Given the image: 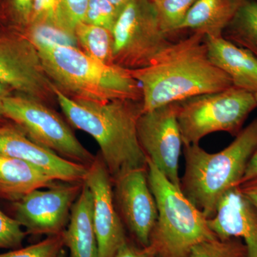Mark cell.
Wrapping results in <instances>:
<instances>
[{
    "label": "cell",
    "instance_id": "6da1fadb",
    "mask_svg": "<svg viewBox=\"0 0 257 257\" xmlns=\"http://www.w3.org/2000/svg\"><path fill=\"white\" fill-rule=\"evenodd\" d=\"M128 72L141 87L143 112L233 86L211 62L206 36L200 32L172 42L150 65Z\"/></svg>",
    "mask_w": 257,
    "mask_h": 257
},
{
    "label": "cell",
    "instance_id": "7a4b0ae2",
    "mask_svg": "<svg viewBox=\"0 0 257 257\" xmlns=\"http://www.w3.org/2000/svg\"><path fill=\"white\" fill-rule=\"evenodd\" d=\"M55 94L69 124L90 135L99 145L112 182L128 171L146 168L147 158L138 133L143 101L74 99L56 87Z\"/></svg>",
    "mask_w": 257,
    "mask_h": 257
},
{
    "label": "cell",
    "instance_id": "3957f363",
    "mask_svg": "<svg viewBox=\"0 0 257 257\" xmlns=\"http://www.w3.org/2000/svg\"><path fill=\"white\" fill-rule=\"evenodd\" d=\"M32 41L47 75L65 95L97 101H143L141 87L127 69L96 60L77 47Z\"/></svg>",
    "mask_w": 257,
    "mask_h": 257
},
{
    "label": "cell",
    "instance_id": "277c9868",
    "mask_svg": "<svg viewBox=\"0 0 257 257\" xmlns=\"http://www.w3.org/2000/svg\"><path fill=\"white\" fill-rule=\"evenodd\" d=\"M256 149L257 117L220 152L209 153L199 145L184 146L181 190L207 219L212 217L224 193L241 183Z\"/></svg>",
    "mask_w": 257,
    "mask_h": 257
},
{
    "label": "cell",
    "instance_id": "5b68a950",
    "mask_svg": "<svg viewBox=\"0 0 257 257\" xmlns=\"http://www.w3.org/2000/svg\"><path fill=\"white\" fill-rule=\"evenodd\" d=\"M147 177L158 209L150 239L157 256L188 257L198 243L216 237L200 209L148 160Z\"/></svg>",
    "mask_w": 257,
    "mask_h": 257
},
{
    "label": "cell",
    "instance_id": "8992f818",
    "mask_svg": "<svg viewBox=\"0 0 257 257\" xmlns=\"http://www.w3.org/2000/svg\"><path fill=\"white\" fill-rule=\"evenodd\" d=\"M256 107L255 94L234 86L180 101L177 121L184 146L199 145L204 137L216 132L236 137Z\"/></svg>",
    "mask_w": 257,
    "mask_h": 257
},
{
    "label": "cell",
    "instance_id": "52a82bcc",
    "mask_svg": "<svg viewBox=\"0 0 257 257\" xmlns=\"http://www.w3.org/2000/svg\"><path fill=\"white\" fill-rule=\"evenodd\" d=\"M111 35L113 63L127 70L150 65L172 44L152 0H131L125 5Z\"/></svg>",
    "mask_w": 257,
    "mask_h": 257
},
{
    "label": "cell",
    "instance_id": "ba28073f",
    "mask_svg": "<svg viewBox=\"0 0 257 257\" xmlns=\"http://www.w3.org/2000/svg\"><path fill=\"white\" fill-rule=\"evenodd\" d=\"M5 117L18 125L40 146L66 160L89 167L95 160L67 123L48 104L25 95L10 94L4 100Z\"/></svg>",
    "mask_w": 257,
    "mask_h": 257
},
{
    "label": "cell",
    "instance_id": "9c48e42d",
    "mask_svg": "<svg viewBox=\"0 0 257 257\" xmlns=\"http://www.w3.org/2000/svg\"><path fill=\"white\" fill-rule=\"evenodd\" d=\"M0 83L47 104L57 101L55 86L28 35L0 34Z\"/></svg>",
    "mask_w": 257,
    "mask_h": 257
},
{
    "label": "cell",
    "instance_id": "30bf717a",
    "mask_svg": "<svg viewBox=\"0 0 257 257\" xmlns=\"http://www.w3.org/2000/svg\"><path fill=\"white\" fill-rule=\"evenodd\" d=\"M83 184L84 182H57L50 188L32 191L13 202L15 219L28 234H62Z\"/></svg>",
    "mask_w": 257,
    "mask_h": 257
},
{
    "label": "cell",
    "instance_id": "8fae6325",
    "mask_svg": "<svg viewBox=\"0 0 257 257\" xmlns=\"http://www.w3.org/2000/svg\"><path fill=\"white\" fill-rule=\"evenodd\" d=\"M179 103L143 112L138 120V133L147 160L181 189L179 161L183 142L177 121Z\"/></svg>",
    "mask_w": 257,
    "mask_h": 257
},
{
    "label": "cell",
    "instance_id": "7c38bea8",
    "mask_svg": "<svg viewBox=\"0 0 257 257\" xmlns=\"http://www.w3.org/2000/svg\"><path fill=\"white\" fill-rule=\"evenodd\" d=\"M84 182L92 192L97 257H115L127 239L124 225L115 204L112 179L100 155H97L88 167Z\"/></svg>",
    "mask_w": 257,
    "mask_h": 257
},
{
    "label": "cell",
    "instance_id": "4fadbf2b",
    "mask_svg": "<svg viewBox=\"0 0 257 257\" xmlns=\"http://www.w3.org/2000/svg\"><path fill=\"white\" fill-rule=\"evenodd\" d=\"M113 190L123 224L142 247L149 246L158 218V209L149 185L147 167L120 175L113 181Z\"/></svg>",
    "mask_w": 257,
    "mask_h": 257
},
{
    "label": "cell",
    "instance_id": "5bb4252c",
    "mask_svg": "<svg viewBox=\"0 0 257 257\" xmlns=\"http://www.w3.org/2000/svg\"><path fill=\"white\" fill-rule=\"evenodd\" d=\"M0 155L30 162L58 182H84L89 167L40 146L8 119L0 122Z\"/></svg>",
    "mask_w": 257,
    "mask_h": 257
},
{
    "label": "cell",
    "instance_id": "9a60e30c",
    "mask_svg": "<svg viewBox=\"0 0 257 257\" xmlns=\"http://www.w3.org/2000/svg\"><path fill=\"white\" fill-rule=\"evenodd\" d=\"M207 221L218 239H243L248 257H257V209L241 192L239 186L224 193L215 214Z\"/></svg>",
    "mask_w": 257,
    "mask_h": 257
},
{
    "label": "cell",
    "instance_id": "2e32d148",
    "mask_svg": "<svg viewBox=\"0 0 257 257\" xmlns=\"http://www.w3.org/2000/svg\"><path fill=\"white\" fill-rule=\"evenodd\" d=\"M206 43L211 62L229 76L233 86L256 94V57L222 36H206Z\"/></svg>",
    "mask_w": 257,
    "mask_h": 257
},
{
    "label": "cell",
    "instance_id": "e0dca14e",
    "mask_svg": "<svg viewBox=\"0 0 257 257\" xmlns=\"http://www.w3.org/2000/svg\"><path fill=\"white\" fill-rule=\"evenodd\" d=\"M58 181L20 159L0 155V198L15 202L32 191L50 188Z\"/></svg>",
    "mask_w": 257,
    "mask_h": 257
},
{
    "label": "cell",
    "instance_id": "ac0fdd59",
    "mask_svg": "<svg viewBox=\"0 0 257 257\" xmlns=\"http://www.w3.org/2000/svg\"><path fill=\"white\" fill-rule=\"evenodd\" d=\"M92 195L87 184L74 202L67 227L63 231L64 247L69 257H97V242L92 220Z\"/></svg>",
    "mask_w": 257,
    "mask_h": 257
},
{
    "label": "cell",
    "instance_id": "d6986e66",
    "mask_svg": "<svg viewBox=\"0 0 257 257\" xmlns=\"http://www.w3.org/2000/svg\"><path fill=\"white\" fill-rule=\"evenodd\" d=\"M243 0H197L179 30L200 32L207 37H221Z\"/></svg>",
    "mask_w": 257,
    "mask_h": 257
},
{
    "label": "cell",
    "instance_id": "ffe728a7",
    "mask_svg": "<svg viewBox=\"0 0 257 257\" xmlns=\"http://www.w3.org/2000/svg\"><path fill=\"white\" fill-rule=\"evenodd\" d=\"M222 37L249 51L257 58V2L243 0Z\"/></svg>",
    "mask_w": 257,
    "mask_h": 257
},
{
    "label": "cell",
    "instance_id": "44dd1931",
    "mask_svg": "<svg viewBox=\"0 0 257 257\" xmlns=\"http://www.w3.org/2000/svg\"><path fill=\"white\" fill-rule=\"evenodd\" d=\"M75 36L78 45L88 55L104 63L114 64L113 63V40L111 31L82 23L76 28Z\"/></svg>",
    "mask_w": 257,
    "mask_h": 257
},
{
    "label": "cell",
    "instance_id": "7402d4cb",
    "mask_svg": "<svg viewBox=\"0 0 257 257\" xmlns=\"http://www.w3.org/2000/svg\"><path fill=\"white\" fill-rule=\"evenodd\" d=\"M161 26L167 35L179 31L189 12L197 0H152Z\"/></svg>",
    "mask_w": 257,
    "mask_h": 257
},
{
    "label": "cell",
    "instance_id": "603a6c76",
    "mask_svg": "<svg viewBox=\"0 0 257 257\" xmlns=\"http://www.w3.org/2000/svg\"><path fill=\"white\" fill-rule=\"evenodd\" d=\"M188 257H248L245 243L239 239L205 240L192 248Z\"/></svg>",
    "mask_w": 257,
    "mask_h": 257
},
{
    "label": "cell",
    "instance_id": "cb8c5ba5",
    "mask_svg": "<svg viewBox=\"0 0 257 257\" xmlns=\"http://www.w3.org/2000/svg\"><path fill=\"white\" fill-rule=\"evenodd\" d=\"M89 0H57L59 27L75 35L76 28L84 22Z\"/></svg>",
    "mask_w": 257,
    "mask_h": 257
},
{
    "label": "cell",
    "instance_id": "d4e9b609",
    "mask_svg": "<svg viewBox=\"0 0 257 257\" xmlns=\"http://www.w3.org/2000/svg\"><path fill=\"white\" fill-rule=\"evenodd\" d=\"M120 11L107 0H89L83 23L111 32Z\"/></svg>",
    "mask_w": 257,
    "mask_h": 257
},
{
    "label": "cell",
    "instance_id": "484cf974",
    "mask_svg": "<svg viewBox=\"0 0 257 257\" xmlns=\"http://www.w3.org/2000/svg\"><path fill=\"white\" fill-rule=\"evenodd\" d=\"M64 248L63 233L47 236L46 239L26 247L0 253V257H55Z\"/></svg>",
    "mask_w": 257,
    "mask_h": 257
},
{
    "label": "cell",
    "instance_id": "4316f807",
    "mask_svg": "<svg viewBox=\"0 0 257 257\" xmlns=\"http://www.w3.org/2000/svg\"><path fill=\"white\" fill-rule=\"evenodd\" d=\"M27 35L32 40L36 41L67 46L77 47L79 45L75 35L54 25L45 24L30 25Z\"/></svg>",
    "mask_w": 257,
    "mask_h": 257
},
{
    "label": "cell",
    "instance_id": "83f0119b",
    "mask_svg": "<svg viewBox=\"0 0 257 257\" xmlns=\"http://www.w3.org/2000/svg\"><path fill=\"white\" fill-rule=\"evenodd\" d=\"M15 218L0 210V249H16L22 247L27 234Z\"/></svg>",
    "mask_w": 257,
    "mask_h": 257
},
{
    "label": "cell",
    "instance_id": "f1b7e54d",
    "mask_svg": "<svg viewBox=\"0 0 257 257\" xmlns=\"http://www.w3.org/2000/svg\"><path fill=\"white\" fill-rule=\"evenodd\" d=\"M42 24L60 28L57 23V0H34L33 13L30 25Z\"/></svg>",
    "mask_w": 257,
    "mask_h": 257
},
{
    "label": "cell",
    "instance_id": "f546056e",
    "mask_svg": "<svg viewBox=\"0 0 257 257\" xmlns=\"http://www.w3.org/2000/svg\"><path fill=\"white\" fill-rule=\"evenodd\" d=\"M8 10L13 20L28 28L31 23L34 0H7Z\"/></svg>",
    "mask_w": 257,
    "mask_h": 257
},
{
    "label": "cell",
    "instance_id": "4dcf8cb0",
    "mask_svg": "<svg viewBox=\"0 0 257 257\" xmlns=\"http://www.w3.org/2000/svg\"><path fill=\"white\" fill-rule=\"evenodd\" d=\"M156 249L152 245L145 247H137L126 241L120 247L115 257H157Z\"/></svg>",
    "mask_w": 257,
    "mask_h": 257
},
{
    "label": "cell",
    "instance_id": "1f68e13d",
    "mask_svg": "<svg viewBox=\"0 0 257 257\" xmlns=\"http://www.w3.org/2000/svg\"><path fill=\"white\" fill-rule=\"evenodd\" d=\"M240 191L257 209V177L245 181L239 185Z\"/></svg>",
    "mask_w": 257,
    "mask_h": 257
},
{
    "label": "cell",
    "instance_id": "d6a6232c",
    "mask_svg": "<svg viewBox=\"0 0 257 257\" xmlns=\"http://www.w3.org/2000/svg\"><path fill=\"white\" fill-rule=\"evenodd\" d=\"M256 177H257V149L253 153L252 157H251L249 162H248L246 170L245 171L244 175H243L242 180H241L240 184Z\"/></svg>",
    "mask_w": 257,
    "mask_h": 257
},
{
    "label": "cell",
    "instance_id": "836d02e7",
    "mask_svg": "<svg viewBox=\"0 0 257 257\" xmlns=\"http://www.w3.org/2000/svg\"><path fill=\"white\" fill-rule=\"evenodd\" d=\"M11 90L12 89H10L9 87H6L4 84L0 83V122L8 120L5 117L3 106H4L5 98L12 94L11 92H10Z\"/></svg>",
    "mask_w": 257,
    "mask_h": 257
},
{
    "label": "cell",
    "instance_id": "e575fe53",
    "mask_svg": "<svg viewBox=\"0 0 257 257\" xmlns=\"http://www.w3.org/2000/svg\"><path fill=\"white\" fill-rule=\"evenodd\" d=\"M107 1L116 7L117 9L121 10L125 5L130 3L131 0H107Z\"/></svg>",
    "mask_w": 257,
    "mask_h": 257
},
{
    "label": "cell",
    "instance_id": "d590c367",
    "mask_svg": "<svg viewBox=\"0 0 257 257\" xmlns=\"http://www.w3.org/2000/svg\"><path fill=\"white\" fill-rule=\"evenodd\" d=\"M55 257H67V251H66V250L63 248Z\"/></svg>",
    "mask_w": 257,
    "mask_h": 257
},
{
    "label": "cell",
    "instance_id": "8d00e7d4",
    "mask_svg": "<svg viewBox=\"0 0 257 257\" xmlns=\"http://www.w3.org/2000/svg\"><path fill=\"white\" fill-rule=\"evenodd\" d=\"M255 96H256V101H257V94H255Z\"/></svg>",
    "mask_w": 257,
    "mask_h": 257
},
{
    "label": "cell",
    "instance_id": "74e56055",
    "mask_svg": "<svg viewBox=\"0 0 257 257\" xmlns=\"http://www.w3.org/2000/svg\"><path fill=\"white\" fill-rule=\"evenodd\" d=\"M157 257H159V256H157Z\"/></svg>",
    "mask_w": 257,
    "mask_h": 257
}]
</instances>
